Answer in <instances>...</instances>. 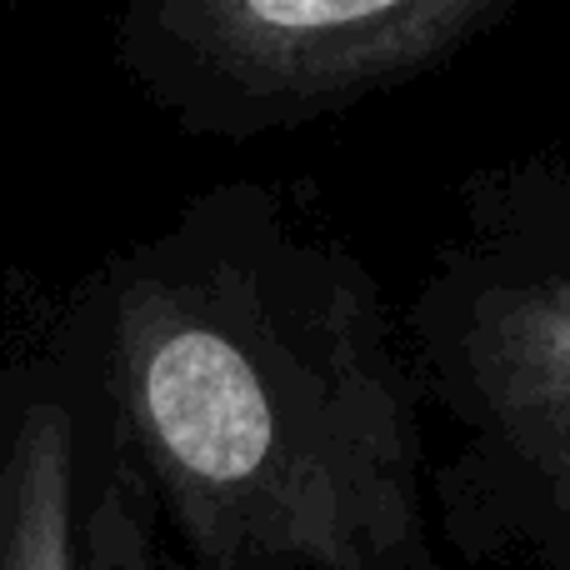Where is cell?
<instances>
[{
    "instance_id": "obj_1",
    "label": "cell",
    "mask_w": 570,
    "mask_h": 570,
    "mask_svg": "<svg viewBox=\"0 0 570 570\" xmlns=\"http://www.w3.org/2000/svg\"><path fill=\"white\" fill-rule=\"evenodd\" d=\"M345 321H281L256 276L120 301L130 435L226 570H391L415 541L405 401Z\"/></svg>"
},
{
    "instance_id": "obj_2",
    "label": "cell",
    "mask_w": 570,
    "mask_h": 570,
    "mask_svg": "<svg viewBox=\"0 0 570 570\" xmlns=\"http://www.w3.org/2000/svg\"><path fill=\"white\" fill-rule=\"evenodd\" d=\"M485 0H196L166 30L261 96H355L411 76L491 26Z\"/></svg>"
},
{
    "instance_id": "obj_3",
    "label": "cell",
    "mask_w": 570,
    "mask_h": 570,
    "mask_svg": "<svg viewBox=\"0 0 570 570\" xmlns=\"http://www.w3.org/2000/svg\"><path fill=\"white\" fill-rule=\"evenodd\" d=\"M465 351L495 425L570 501V271L491 295Z\"/></svg>"
},
{
    "instance_id": "obj_4",
    "label": "cell",
    "mask_w": 570,
    "mask_h": 570,
    "mask_svg": "<svg viewBox=\"0 0 570 570\" xmlns=\"http://www.w3.org/2000/svg\"><path fill=\"white\" fill-rule=\"evenodd\" d=\"M0 570H80L70 531V431L36 411L0 475Z\"/></svg>"
}]
</instances>
